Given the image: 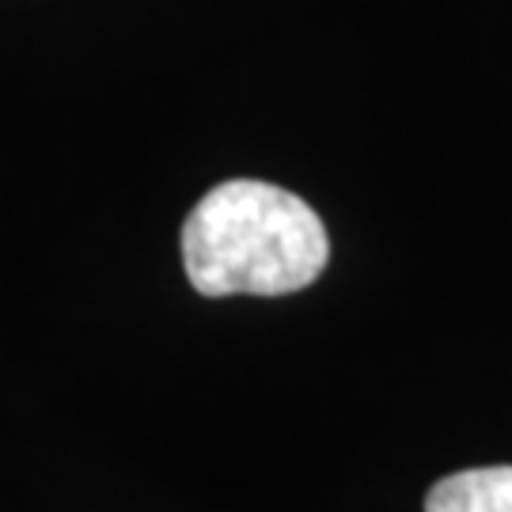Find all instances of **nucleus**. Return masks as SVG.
Segmentation results:
<instances>
[{
  "label": "nucleus",
  "mask_w": 512,
  "mask_h": 512,
  "mask_svg": "<svg viewBox=\"0 0 512 512\" xmlns=\"http://www.w3.org/2000/svg\"><path fill=\"white\" fill-rule=\"evenodd\" d=\"M330 262V236L300 194L262 179H228L190 209L183 266L202 296H289Z\"/></svg>",
  "instance_id": "1"
},
{
  "label": "nucleus",
  "mask_w": 512,
  "mask_h": 512,
  "mask_svg": "<svg viewBox=\"0 0 512 512\" xmlns=\"http://www.w3.org/2000/svg\"><path fill=\"white\" fill-rule=\"evenodd\" d=\"M425 512H512V467H471L440 478L425 494Z\"/></svg>",
  "instance_id": "2"
}]
</instances>
